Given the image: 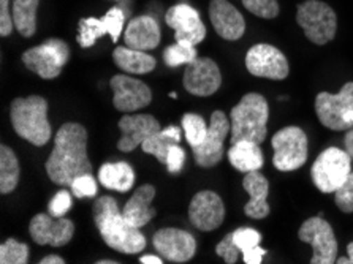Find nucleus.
I'll return each mask as SVG.
<instances>
[{
  "label": "nucleus",
  "instance_id": "obj_1",
  "mask_svg": "<svg viewBox=\"0 0 353 264\" xmlns=\"http://www.w3.org/2000/svg\"><path fill=\"white\" fill-rule=\"evenodd\" d=\"M45 170L57 185H72L78 176L92 174L94 168L88 155V130L81 123L67 122L61 125Z\"/></svg>",
  "mask_w": 353,
  "mask_h": 264
},
{
  "label": "nucleus",
  "instance_id": "obj_2",
  "mask_svg": "<svg viewBox=\"0 0 353 264\" xmlns=\"http://www.w3.org/2000/svg\"><path fill=\"white\" fill-rule=\"evenodd\" d=\"M92 215L99 233L111 249L125 255H135L146 249V239L140 228L127 222L114 198L100 196L95 199Z\"/></svg>",
  "mask_w": 353,
  "mask_h": 264
},
{
  "label": "nucleus",
  "instance_id": "obj_3",
  "mask_svg": "<svg viewBox=\"0 0 353 264\" xmlns=\"http://www.w3.org/2000/svg\"><path fill=\"white\" fill-rule=\"evenodd\" d=\"M268 117L270 108L265 97L256 92L245 94L230 112V121H232L230 141L232 144L238 141L263 144L268 134V127H266Z\"/></svg>",
  "mask_w": 353,
  "mask_h": 264
},
{
  "label": "nucleus",
  "instance_id": "obj_4",
  "mask_svg": "<svg viewBox=\"0 0 353 264\" xmlns=\"http://www.w3.org/2000/svg\"><path fill=\"white\" fill-rule=\"evenodd\" d=\"M10 119L19 138L34 145H45L51 139L48 101L40 95L16 99L10 106Z\"/></svg>",
  "mask_w": 353,
  "mask_h": 264
},
{
  "label": "nucleus",
  "instance_id": "obj_5",
  "mask_svg": "<svg viewBox=\"0 0 353 264\" xmlns=\"http://www.w3.org/2000/svg\"><path fill=\"white\" fill-rule=\"evenodd\" d=\"M296 23L304 30V35L314 45H326L336 37L338 16L328 3L320 0H306L298 7Z\"/></svg>",
  "mask_w": 353,
  "mask_h": 264
},
{
  "label": "nucleus",
  "instance_id": "obj_6",
  "mask_svg": "<svg viewBox=\"0 0 353 264\" xmlns=\"http://www.w3.org/2000/svg\"><path fill=\"white\" fill-rule=\"evenodd\" d=\"M315 112L322 125L334 132L353 127V83L344 84L338 94L320 92L315 99Z\"/></svg>",
  "mask_w": 353,
  "mask_h": 264
},
{
  "label": "nucleus",
  "instance_id": "obj_7",
  "mask_svg": "<svg viewBox=\"0 0 353 264\" xmlns=\"http://www.w3.org/2000/svg\"><path fill=\"white\" fill-rule=\"evenodd\" d=\"M352 172L350 155L339 148H328L314 161V185L322 193H334Z\"/></svg>",
  "mask_w": 353,
  "mask_h": 264
},
{
  "label": "nucleus",
  "instance_id": "obj_8",
  "mask_svg": "<svg viewBox=\"0 0 353 264\" xmlns=\"http://www.w3.org/2000/svg\"><path fill=\"white\" fill-rule=\"evenodd\" d=\"M274 149L272 165L276 170L288 172L299 170L306 163L309 154L307 136L301 128L290 125L277 132L271 139Z\"/></svg>",
  "mask_w": 353,
  "mask_h": 264
},
{
  "label": "nucleus",
  "instance_id": "obj_9",
  "mask_svg": "<svg viewBox=\"0 0 353 264\" xmlns=\"http://www.w3.org/2000/svg\"><path fill=\"white\" fill-rule=\"evenodd\" d=\"M23 63L41 79H54L70 59V46L63 40L51 39L23 52Z\"/></svg>",
  "mask_w": 353,
  "mask_h": 264
},
{
  "label": "nucleus",
  "instance_id": "obj_10",
  "mask_svg": "<svg viewBox=\"0 0 353 264\" xmlns=\"http://www.w3.org/2000/svg\"><path fill=\"white\" fill-rule=\"evenodd\" d=\"M299 241L312 247V264H333L338 260V241L331 225L322 217H311L298 231Z\"/></svg>",
  "mask_w": 353,
  "mask_h": 264
},
{
  "label": "nucleus",
  "instance_id": "obj_11",
  "mask_svg": "<svg viewBox=\"0 0 353 264\" xmlns=\"http://www.w3.org/2000/svg\"><path fill=\"white\" fill-rule=\"evenodd\" d=\"M232 132V121L223 111H214L211 114L210 128L201 144L192 148L194 159L201 168H212L223 159V143Z\"/></svg>",
  "mask_w": 353,
  "mask_h": 264
},
{
  "label": "nucleus",
  "instance_id": "obj_12",
  "mask_svg": "<svg viewBox=\"0 0 353 264\" xmlns=\"http://www.w3.org/2000/svg\"><path fill=\"white\" fill-rule=\"evenodd\" d=\"M245 68L256 78L282 81L290 73L288 59L276 46L260 43L245 54Z\"/></svg>",
  "mask_w": 353,
  "mask_h": 264
},
{
  "label": "nucleus",
  "instance_id": "obj_13",
  "mask_svg": "<svg viewBox=\"0 0 353 264\" xmlns=\"http://www.w3.org/2000/svg\"><path fill=\"white\" fill-rule=\"evenodd\" d=\"M165 23L174 30L176 41L183 45L196 46L206 37V27L203 24L200 13L187 3L171 7L165 14Z\"/></svg>",
  "mask_w": 353,
  "mask_h": 264
},
{
  "label": "nucleus",
  "instance_id": "obj_14",
  "mask_svg": "<svg viewBox=\"0 0 353 264\" xmlns=\"http://www.w3.org/2000/svg\"><path fill=\"white\" fill-rule=\"evenodd\" d=\"M183 84L192 95L210 97L222 85L221 68L210 57H196L185 67Z\"/></svg>",
  "mask_w": 353,
  "mask_h": 264
},
{
  "label": "nucleus",
  "instance_id": "obj_15",
  "mask_svg": "<svg viewBox=\"0 0 353 264\" xmlns=\"http://www.w3.org/2000/svg\"><path fill=\"white\" fill-rule=\"evenodd\" d=\"M113 89V105L121 112H135L149 106L152 101V90L146 83L127 74H116L110 81Z\"/></svg>",
  "mask_w": 353,
  "mask_h": 264
},
{
  "label": "nucleus",
  "instance_id": "obj_16",
  "mask_svg": "<svg viewBox=\"0 0 353 264\" xmlns=\"http://www.w3.org/2000/svg\"><path fill=\"white\" fill-rule=\"evenodd\" d=\"M154 249L163 260L187 263L195 256L196 241L190 233L179 228H162L152 238Z\"/></svg>",
  "mask_w": 353,
  "mask_h": 264
},
{
  "label": "nucleus",
  "instance_id": "obj_17",
  "mask_svg": "<svg viewBox=\"0 0 353 264\" xmlns=\"http://www.w3.org/2000/svg\"><path fill=\"white\" fill-rule=\"evenodd\" d=\"M30 238L39 245L62 247L72 241L74 223L65 217L56 219L48 214H37L29 225Z\"/></svg>",
  "mask_w": 353,
  "mask_h": 264
},
{
  "label": "nucleus",
  "instance_id": "obj_18",
  "mask_svg": "<svg viewBox=\"0 0 353 264\" xmlns=\"http://www.w3.org/2000/svg\"><path fill=\"white\" fill-rule=\"evenodd\" d=\"M189 220L200 231L217 230L225 220L222 198L211 190L198 192L189 204Z\"/></svg>",
  "mask_w": 353,
  "mask_h": 264
},
{
  "label": "nucleus",
  "instance_id": "obj_19",
  "mask_svg": "<svg viewBox=\"0 0 353 264\" xmlns=\"http://www.w3.org/2000/svg\"><path fill=\"white\" fill-rule=\"evenodd\" d=\"M125 14L119 7L111 8L103 18H84L78 24L77 40L81 48H90L103 35H111V40L117 41L124 29Z\"/></svg>",
  "mask_w": 353,
  "mask_h": 264
},
{
  "label": "nucleus",
  "instance_id": "obj_20",
  "mask_svg": "<svg viewBox=\"0 0 353 264\" xmlns=\"http://www.w3.org/2000/svg\"><path fill=\"white\" fill-rule=\"evenodd\" d=\"M121 139L117 141V149L121 152H132L151 138L152 134L162 130L160 122L151 114H127L119 121Z\"/></svg>",
  "mask_w": 353,
  "mask_h": 264
},
{
  "label": "nucleus",
  "instance_id": "obj_21",
  "mask_svg": "<svg viewBox=\"0 0 353 264\" xmlns=\"http://www.w3.org/2000/svg\"><path fill=\"white\" fill-rule=\"evenodd\" d=\"M210 19L217 32V35L223 40L236 41L245 32V21L239 10L230 3L228 0H211L210 3Z\"/></svg>",
  "mask_w": 353,
  "mask_h": 264
},
{
  "label": "nucleus",
  "instance_id": "obj_22",
  "mask_svg": "<svg viewBox=\"0 0 353 264\" xmlns=\"http://www.w3.org/2000/svg\"><path fill=\"white\" fill-rule=\"evenodd\" d=\"M160 39H162V32H160L159 23L148 14L133 18L124 32L125 46L138 51L156 50Z\"/></svg>",
  "mask_w": 353,
  "mask_h": 264
},
{
  "label": "nucleus",
  "instance_id": "obj_23",
  "mask_svg": "<svg viewBox=\"0 0 353 264\" xmlns=\"http://www.w3.org/2000/svg\"><path fill=\"white\" fill-rule=\"evenodd\" d=\"M244 190L249 193V201L244 206V214L250 219L261 220L266 219L271 212L268 204V193H270V182L260 171L245 172L243 181Z\"/></svg>",
  "mask_w": 353,
  "mask_h": 264
},
{
  "label": "nucleus",
  "instance_id": "obj_24",
  "mask_svg": "<svg viewBox=\"0 0 353 264\" xmlns=\"http://www.w3.org/2000/svg\"><path fill=\"white\" fill-rule=\"evenodd\" d=\"M156 198V188L151 184H144L137 188L133 196L128 199L124 206L122 215L128 223L135 228H143L157 215V209L152 207L151 204Z\"/></svg>",
  "mask_w": 353,
  "mask_h": 264
},
{
  "label": "nucleus",
  "instance_id": "obj_25",
  "mask_svg": "<svg viewBox=\"0 0 353 264\" xmlns=\"http://www.w3.org/2000/svg\"><path fill=\"white\" fill-rule=\"evenodd\" d=\"M228 161L234 170L241 172L260 171L265 165V155L260 144L252 141H238L228 150Z\"/></svg>",
  "mask_w": 353,
  "mask_h": 264
},
{
  "label": "nucleus",
  "instance_id": "obj_26",
  "mask_svg": "<svg viewBox=\"0 0 353 264\" xmlns=\"http://www.w3.org/2000/svg\"><path fill=\"white\" fill-rule=\"evenodd\" d=\"M113 61L122 72L130 74L151 73L157 65V61L148 51L132 50L128 46H117L113 51Z\"/></svg>",
  "mask_w": 353,
  "mask_h": 264
},
{
  "label": "nucleus",
  "instance_id": "obj_27",
  "mask_svg": "<svg viewBox=\"0 0 353 264\" xmlns=\"http://www.w3.org/2000/svg\"><path fill=\"white\" fill-rule=\"evenodd\" d=\"M99 182L108 190L125 193L135 184V171L125 161L105 163L99 170Z\"/></svg>",
  "mask_w": 353,
  "mask_h": 264
},
{
  "label": "nucleus",
  "instance_id": "obj_28",
  "mask_svg": "<svg viewBox=\"0 0 353 264\" xmlns=\"http://www.w3.org/2000/svg\"><path fill=\"white\" fill-rule=\"evenodd\" d=\"M181 141V128L170 125L165 130H160L141 144L144 154L154 155L160 163H167L170 149Z\"/></svg>",
  "mask_w": 353,
  "mask_h": 264
},
{
  "label": "nucleus",
  "instance_id": "obj_29",
  "mask_svg": "<svg viewBox=\"0 0 353 264\" xmlns=\"http://www.w3.org/2000/svg\"><path fill=\"white\" fill-rule=\"evenodd\" d=\"M40 0H13L12 13L14 27L24 39H30L37 30V10Z\"/></svg>",
  "mask_w": 353,
  "mask_h": 264
},
{
  "label": "nucleus",
  "instance_id": "obj_30",
  "mask_svg": "<svg viewBox=\"0 0 353 264\" xmlns=\"http://www.w3.org/2000/svg\"><path fill=\"white\" fill-rule=\"evenodd\" d=\"M19 161L13 149L8 145H0V193L8 195L19 182Z\"/></svg>",
  "mask_w": 353,
  "mask_h": 264
},
{
  "label": "nucleus",
  "instance_id": "obj_31",
  "mask_svg": "<svg viewBox=\"0 0 353 264\" xmlns=\"http://www.w3.org/2000/svg\"><path fill=\"white\" fill-rule=\"evenodd\" d=\"M198 57L195 46L192 45H183V43L176 41L174 45L165 48L163 51V62L165 65L171 68L179 67V65H189L190 62H194Z\"/></svg>",
  "mask_w": 353,
  "mask_h": 264
},
{
  "label": "nucleus",
  "instance_id": "obj_32",
  "mask_svg": "<svg viewBox=\"0 0 353 264\" xmlns=\"http://www.w3.org/2000/svg\"><path fill=\"white\" fill-rule=\"evenodd\" d=\"M183 128L187 143L190 144V148H195V145L201 144L203 139L206 138L210 125H208L201 116L194 114V112H187V114L183 116Z\"/></svg>",
  "mask_w": 353,
  "mask_h": 264
},
{
  "label": "nucleus",
  "instance_id": "obj_33",
  "mask_svg": "<svg viewBox=\"0 0 353 264\" xmlns=\"http://www.w3.org/2000/svg\"><path fill=\"white\" fill-rule=\"evenodd\" d=\"M29 261V245L16 239H8L0 245V263L26 264Z\"/></svg>",
  "mask_w": 353,
  "mask_h": 264
},
{
  "label": "nucleus",
  "instance_id": "obj_34",
  "mask_svg": "<svg viewBox=\"0 0 353 264\" xmlns=\"http://www.w3.org/2000/svg\"><path fill=\"white\" fill-rule=\"evenodd\" d=\"M243 5L250 13L263 19H274L281 12L277 0H243Z\"/></svg>",
  "mask_w": 353,
  "mask_h": 264
},
{
  "label": "nucleus",
  "instance_id": "obj_35",
  "mask_svg": "<svg viewBox=\"0 0 353 264\" xmlns=\"http://www.w3.org/2000/svg\"><path fill=\"white\" fill-rule=\"evenodd\" d=\"M233 238L241 253H245L252 250L254 247L260 245L261 234L254 228H238L236 231H233Z\"/></svg>",
  "mask_w": 353,
  "mask_h": 264
},
{
  "label": "nucleus",
  "instance_id": "obj_36",
  "mask_svg": "<svg viewBox=\"0 0 353 264\" xmlns=\"http://www.w3.org/2000/svg\"><path fill=\"white\" fill-rule=\"evenodd\" d=\"M334 203L342 212H353V171L344 184L334 192Z\"/></svg>",
  "mask_w": 353,
  "mask_h": 264
},
{
  "label": "nucleus",
  "instance_id": "obj_37",
  "mask_svg": "<svg viewBox=\"0 0 353 264\" xmlns=\"http://www.w3.org/2000/svg\"><path fill=\"white\" fill-rule=\"evenodd\" d=\"M72 192L77 198H90L97 195V181L94 179L92 174H83L78 176L77 179L72 182Z\"/></svg>",
  "mask_w": 353,
  "mask_h": 264
},
{
  "label": "nucleus",
  "instance_id": "obj_38",
  "mask_svg": "<svg viewBox=\"0 0 353 264\" xmlns=\"http://www.w3.org/2000/svg\"><path fill=\"white\" fill-rule=\"evenodd\" d=\"M72 207V195L70 192L61 190L57 192L54 198L50 201V206H48V212H50L52 217L61 219L65 215Z\"/></svg>",
  "mask_w": 353,
  "mask_h": 264
},
{
  "label": "nucleus",
  "instance_id": "obj_39",
  "mask_svg": "<svg viewBox=\"0 0 353 264\" xmlns=\"http://www.w3.org/2000/svg\"><path fill=\"white\" fill-rule=\"evenodd\" d=\"M239 249L238 245L234 244V238H233V233H228L225 238H223L221 242H219L217 247H216V253L219 256L222 258L223 261L228 263V264H234L238 261V256H239Z\"/></svg>",
  "mask_w": 353,
  "mask_h": 264
},
{
  "label": "nucleus",
  "instance_id": "obj_40",
  "mask_svg": "<svg viewBox=\"0 0 353 264\" xmlns=\"http://www.w3.org/2000/svg\"><path fill=\"white\" fill-rule=\"evenodd\" d=\"M185 163V152L183 148H179L178 144L173 145V148L170 149L168 152V157H167V168H168V172H171V174H178V172L183 170V166Z\"/></svg>",
  "mask_w": 353,
  "mask_h": 264
},
{
  "label": "nucleus",
  "instance_id": "obj_41",
  "mask_svg": "<svg viewBox=\"0 0 353 264\" xmlns=\"http://www.w3.org/2000/svg\"><path fill=\"white\" fill-rule=\"evenodd\" d=\"M13 13H10V0H0V35L8 37L13 32Z\"/></svg>",
  "mask_w": 353,
  "mask_h": 264
},
{
  "label": "nucleus",
  "instance_id": "obj_42",
  "mask_svg": "<svg viewBox=\"0 0 353 264\" xmlns=\"http://www.w3.org/2000/svg\"><path fill=\"white\" fill-rule=\"evenodd\" d=\"M265 255H266V250L261 249L260 245L259 247H254L252 250L243 253L245 264H260L261 260H263Z\"/></svg>",
  "mask_w": 353,
  "mask_h": 264
},
{
  "label": "nucleus",
  "instance_id": "obj_43",
  "mask_svg": "<svg viewBox=\"0 0 353 264\" xmlns=\"http://www.w3.org/2000/svg\"><path fill=\"white\" fill-rule=\"evenodd\" d=\"M344 144H345V152L350 155V159L353 160V127L349 130V133L345 134L344 138Z\"/></svg>",
  "mask_w": 353,
  "mask_h": 264
},
{
  "label": "nucleus",
  "instance_id": "obj_44",
  "mask_svg": "<svg viewBox=\"0 0 353 264\" xmlns=\"http://www.w3.org/2000/svg\"><path fill=\"white\" fill-rule=\"evenodd\" d=\"M39 263L40 264H65V260H63V258L59 256V255H48Z\"/></svg>",
  "mask_w": 353,
  "mask_h": 264
},
{
  "label": "nucleus",
  "instance_id": "obj_45",
  "mask_svg": "<svg viewBox=\"0 0 353 264\" xmlns=\"http://www.w3.org/2000/svg\"><path fill=\"white\" fill-rule=\"evenodd\" d=\"M140 263L143 264H162V258L154 256V255H144L140 258Z\"/></svg>",
  "mask_w": 353,
  "mask_h": 264
},
{
  "label": "nucleus",
  "instance_id": "obj_46",
  "mask_svg": "<svg viewBox=\"0 0 353 264\" xmlns=\"http://www.w3.org/2000/svg\"><path fill=\"white\" fill-rule=\"evenodd\" d=\"M347 253H349V258H350V264H353V242H350L349 245H347Z\"/></svg>",
  "mask_w": 353,
  "mask_h": 264
},
{
  "label": "nucleus",
  "instance_id": "obj_47",
  "mask_svg": "<svg viewBox=\"0 0 353 264\" xmlns=\"http://www.w3.org/2000/svg\"><path fill=\"white\" fill-rule=\"evenodd\" d=\"M97 264H117V261H113V260H101V261H97Z\"/></svg>",
  "mask_w": 353,
  "mask_h": 264
},
{
  "label": "nucleus",
  "instance_id": "obj_48",
  "mask_svg": "<svg viewBox=\"0 0 353 264\" xmlns=\"http://www.w3.org/2000/svg\"><path fill=\"white\" fill-rule=\"evenodd\" d=\"M170 97H171V99H178V94H176V92H171V94H170Z\"/></svg>",
  "mask_w": 353,
  "mask_h": 264
}]
</instances>
